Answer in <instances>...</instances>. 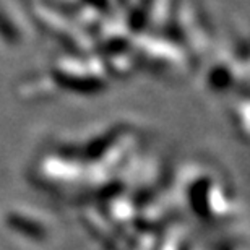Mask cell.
<instances>
[{
	"mask_svg": "<svg viewBox=\"0 0 250 250\" xmlns=\"http://www.w3.org/2000/svg\"><path fill=\"white\" fill-rule=\"evenodd\" d=\"M29 214L24 213V209L18 208L13 209V211L7 213L5 216V223L7 226H12V224H24V226H15L10 228L15 234H20V236H24V241H29V239H36V241L42 242L47 236H51V226L49 223L44 219L42 216H39L36 213V209H28Z\"/></svg>",
	"mask_w": 250,
	"mask_h": 250,
	"instance_id": "cell-1",
	"label": "cell"
}]
</instances>
